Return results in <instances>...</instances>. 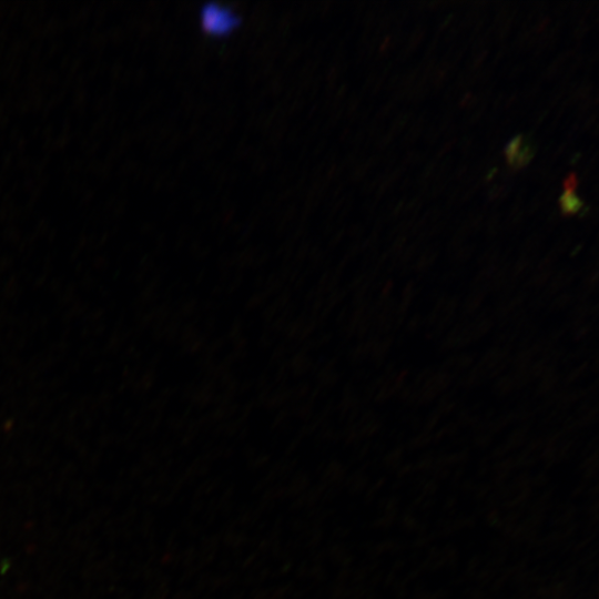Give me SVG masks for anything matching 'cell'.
<instances>
[{"label": "cell", "instance_id": "cell-1", "mask_svg": "<svg viewBox=\"0 0 599 599\" xmlns=\"http://www.w3.org/2000/svg\"><path fill=\"white\" fill-rule=\"evenodd\" d=\"M199 16L201 27L211 34L229 33L241 22V17L234 9L219 2L204 3Z\"/></svg>", "mask_w": 599, "mask_h": 599}, {"label": "cell", "instance_id": "cell-2", "mask_svg": "<svg viewBox=\"0 0 599 599\" xmlns=\"http://www.w3.org/2000/svg\"><path fill=\"white\" fill-rule=\"evenodd\" d=\"M560 207L565 214L578 213L582 207V201L573 192H565L559 199Z\"/></svg>", "mask_w": 599, "mask_h": 599}, {"label": "cell", "instance_id": "cell-3", "mask_svg": "<svg viewBox=\"0 0 599 599\" xmlns=\"http://www.w3.org/2000/svg\"><path fill=\"white\" fill-rule=\"evenodd\" d=\"M434 261V254L432 252L424 253L417 262V267L420 271L427 270Z\"/></svg>", "mask_w": 599, "mask_h": 599}, {"label": "cell", "instance_id": "cell-4", "mask_svg": "<svg viewBox=\"0 0 599 599\" xmlns=\"http://www.w3.org/2000/svg\"><path fill=\"white\" fill-rule=\"evenodd\" d=\"M578 185V177L576 173H569L564 180V186L567 192H573L575 187Z\"/></svg>", "mask_w": 599, "mask_h": 599}]
</instances>
